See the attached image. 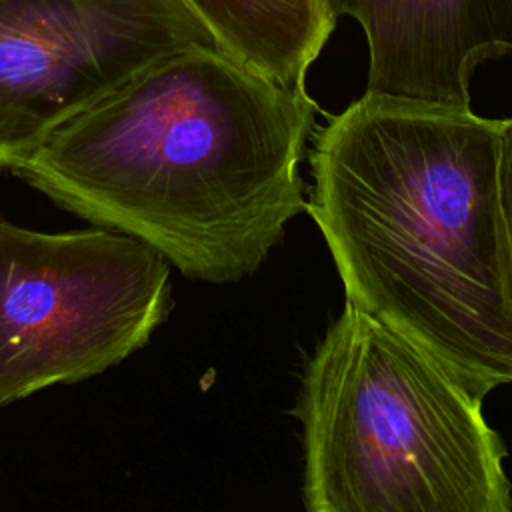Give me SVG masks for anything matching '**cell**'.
Segmentation results:
<instances>
[{"label": "cell", "instance_id": "2", "mask_svg": "<svg viewBox=\"0 0 512 512\" xmlns=\"http://www.w3.org/2000/svg\"><path fill=\"white\" fill-rule=\"evenodd\" d=\"M498 154L500 120L364 94L318 132L306 204L346 302L482 400L512 384Z\"/></svg>", "mask_w": 512, "mask_h": 512}, {"label": "cell", "instance_id": "1", "mask_svg": "<svg viewBox=\"0 0 512 512\" xmlns=\"http://www.w3.org/2000/svg\"><path fill=\"white\" fill-rule=\"evenodd\" d=\"M316 104L214 46L170 54L60 126L12 172L184 276L238 282L306 210Z\"/></svg>", "mask_w": 512, "mask_h": 512}, {"label": "cell", "instance_id": "5", "mask_svg": "<svg viewBox=\"0 0 512 512\" xmlns=\"http://www.w3.org/2000/svg\"><path fill=\"white\" fill-rule=\"evenodd\" d=\"M214 46L180 0H0V168L154 62Z\"/></svg>", "mask_w": 512, "mask_h": 512}, {"label": "cell", "instance_id": "3", "mask_svg": "<svg viewBox=\"0 0 512 512\" xmlns=\"http://www.w3.org/2000/svg\"><path fill=\"white\" fill-rule=\"evenodd\" d=\"M294 414L306 512H512L482 398L348 302L306 362Z\"/></svg>", "mask_w": 512, "mask_h": 512}, {"label": "cell", "instance_id": "7", "mask_svg": "<svg viewBox=\"0 0 512 512\" xmlns=\"http://www.w3.org/2000/svg\"><path fill=\"white\" fill-rule=\"evenodd\" d=\"M218 50L288 88L306 90L310 64L336 16L328 0H180Z\"/></svg>", "mask_w": 512, "mask_h": 512}, {"label": "cell", "instance_id": "6", "mask_svg": "<svg viewBox=\"0 0 512 512\" xmlns=\"http://www.w3.org/2000/svg\"><path fill=\"white\" fill-rule=\"evenodd\" d=\"M354 18L368 42V96L470 110V76L512 56V0H328Z\"/></svg>", "mask_w": 512, "mask_h": 512}, {"label": "cell", "instance_id": "4", "mask_svg": "<svg viewBox=\"0 0 512 512\" xmlns=\"http://www.w3.org/2000/svg\"><path fill=\"white\" fill-rule=\"evenodd\" d=\"M170 264L94 226L40 232L0 214V406L102 374L170 310Z\"/></svg>", "mask_w": 512, "mask_h": 512}, {"label": "cell", "instance_id": "8", "mask_svg": "<svg viewBox=\"0 0 512 512\" xmlns=\"http://www.w3.org/2000/svg\"><path fill=\"white\" fill-rule=\"evenodd\" d=\"M498 184L504 228L512 252V118L500 122V154H498Z\"/></svg>", "mask_w": 512, "mask_h": 512}]
</instances>
